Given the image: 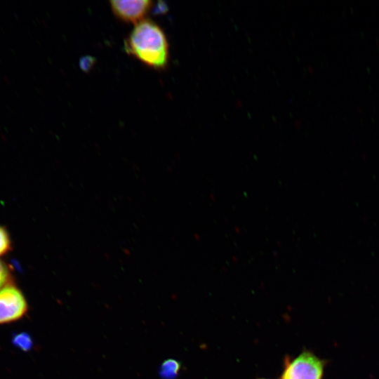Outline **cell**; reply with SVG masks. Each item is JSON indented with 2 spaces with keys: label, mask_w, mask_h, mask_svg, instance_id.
<instances>
[{
  "label": "cell",
  "mask_w": 379,
  "mask_h": 379,
  "mask_svg": "<svg viewBox=\"0 0 379 379\" xmlns=\"http://www.w3.org/2000/svg\"><path fill=\"white\" fill-rule=\"evenodd\" d=\"M125 51L145 65L164 69L168 63L169 45L163 29L151 20L135 24L124 41Z\"/></svg>",
  "instance_id": "obj_1"
},
{
  "label": "cell",
  "mask_w": 379,
  "mask_h": 379,
  "mask_svg": "<svg viewBox=\"0 0 379 379\" xmlns=\"http://www.w3.org/2000/svg\"><path fill=\"white\" fill-rule=\"evenodd\" d=\"M28 311V305L22 291L13 283L0 290V324L22 319Z\"/></svg>",
  "instance_id": "obj_2"
},
{
  "label": "cell",
  "mask_w": 379,
  "mask_h": 379,
  "mask_svg": "<svg viewBox=\"0 0 379 379\" xmlns=\"http://www.w3.org/2000/svg\"><path fill=\"white\" fill-rule=\"evenodd\" d=\"M324 367V361L305 351L287 361L281 379H321Z\"/></svg>",
  "instance_id": "obj_3"
},
{
  "label": "cell",
  "mask_w": 379,
  "mask_h": 379,
  "mask_svg": "<svg viewBox=\"0 0 379 379\" xmlns=\"http://www.w3.org/2000/svg\"><path fill=\"white\" fill-rule=\"evenodd\" d=\"M109 4L117 18L125 22L135 24L145 20L152 7V1L149 0H114Z\"/></svg>",
  "instance_id": "obj_4"
},
{
  "label": "cell",
  "mask_w": 379,
  "mask_h": 379,
  "mask_svg": "<svg viewBox=\"0 0 379 379\" xmlns=\"http://www.w3.org/2000/svg\"><path fill=\"white\" fill-rule=\"evenodd\" d=\"M180 369V364L175 359L165 360L161 364L160 375L164 379H174Z\"/></svg>",
  "instance_id": "obj_5"
},
{
  "label": "cell",
  "mask_w": 379,
  "mask_h": 379,
  "mask_svg": "<svg viewBox=\"0 0 379 379\" xmlns=\"http://www.w3.org/2000/svg\"><path fill=\"white\" fill-rule=\"evenodd\" d=\"M12 248L10 234L4 226L0 225V257L7 254Z\"/></svg>",
  "instance_id": "obj_6"
},
{
  "label": "cell",
  "mask_w": 379,
  "mask_h": 379,
  "mask_svg": "<svg viewBox=\"0 0 379 379\" xmlns=\"http://www.w3.org/2000/svg\"><path fill=\"white\" fill-rule=\"evenodd\" d=\"M13 343L14 345L24 351L30 350L33 344L30 335L27 333H20L14 335L13 338Z\"/></svg>",
  "instance_id": "obj_7"
},
{
  "label": "cell",
  "mask_w": 379,
  "mask_h": 379,
  "mask_svg": "<svg viewBox=\"0 0 379 379\" xmlns=\"http://www.w3.org/2000/svg\"><path fill=\"white\" fill-rule=\"evenodd\" d=\"M13 283L8 265L0 260V290L6 285Z\"/></svg>",
  "instance_id": "obj_8"
},
{
  "label": "cell",
  "mask_w": 379,
  "mask_h": 379,
  "mask_svg": "<svg viewBox=\"0 0 379 379\" xmlns=\"http://www.w3.org/2000/svg\"><path fill=\"white\" fill-rule=\"evenodd\" d=\"M92 62H93L92 58H90V57L85 58L81 60V67L83 69H88L91 66Z\"/></svg>",
  "instance_id": "obj_9"
},
{
  "label": "cell",
  "mask_w": 379,
  "mask_h": 379,
  "mask_svg": "<svg viewBox=\"0 0 379 379\" xmlns=\"http://www.w3.org/2000/svg\"><path fill=\"white\" fill-rule=\"evenodd\" d=\"M260 379H264V378H260Z\"/></svg>",
  "instance_id": "obj_10"
}]
</instances>
